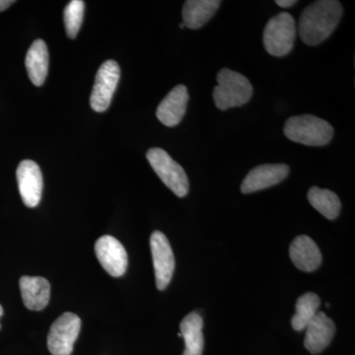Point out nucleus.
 Returning <instances> with one entry per match:
<instances>
[{
    "label": "nucleus",
    "mask_w": 355,
    "mask_h": 355,
    "mask_svg": "<svg viewBox=\"0 0 355 355\" xmlns=\"http://www.w3.org/2000/svg\"><path fill=\"white\" fill-rule=\"evenodd\" d=\"M342 15V4L336 0L313 2L301 14L297 29L299 37L307 46L323 43L335 31Z\"/></svg>",
    "instance_id": "1"
},
{
    "label": "nucleus",
    "mask_w": 355,
    "mask_h": 355,
    "mask_svg": "<svg viewBox=\"0 0 355 355\" xmlns=\"http://www.w3.org/2000/svg\"><path fill=\"white\" fill-rule=\"evenodd\" d=\"M284 132L291 141L307 146H327L334 137L330 123L313 114L291 116L286 121Z\"/></svg>",
    "instance_id": "2"
},
{
    "label": "nucleus",
    "mask_w": 355,
    "mask_h": 355,
    "mask_svg": "<svg viewBox=\"0 0 355 355\" xmlns=\"http://www.w3.org/2000/svg\"><path fill=\"white\" fill-rule=\"evenodd\" d=\"M214 89V104L221 111L247 104L253 95V86L248 78L228 69H221Z\"/></svg>",
    "instance_id": "3"
},
{
    "label": "nucleus",
    "mask_w": 355,
    "mask_h": 355,
    "mask_svg": "<svg viewBox=\"0 0 355 355\" xmlns=\"http://www.w3.org/2000/svg\"><path fill=\"white\" fill-rule=\"evenodd\" d=\"M297 36L295 20L291 14L282 12L268 21L263 30V46L272 57H286L293 49Z\"/></svg>",
    "instance_id": "4"
},
{
    "label": "nucleus",
    "mask_w": 355,
    "mask_h": 355,
    "mask_svg": "<svg viewBox=\"0 0 355 355\" xmlns=\"http://www.w3.org/2000/svg\"><path fill=\"white\" fill-rule=\"evenodd\" d=\"M146 158L161 181L177 197L184 198L188 195L190 188L188 176L183 167L173 160L169 154L155 147L147 151Z\"/></svg>",
    "instance_id": "5"
},
{
    "label": "nucleus",
    "mask_w": 355,
    "mask_h": 355,
    "mask_svg": "<svg viewBox=\"0 0 355 355\" xmlns=\"http://www.w3.org/2000/svg\"><path fill=\"white\" fill-rule=\"evenodd\" d=\"M81 329L80 318L73 313H64L51 324L48 349L53 355H70Z\"/></svg>",
    "instance_id": "6"
},
{
    "label": "nucleus",
    "mask_w": 355,
    "mask_h": 355,
    "mask_svg": "<svg viewBox=\"0 0 355 355\" xmlns=\"http://www.w3.org/2000/svg\"><path fill=\"white\" fill-rule=\"evenodd\" d=\"M120 78V67L114 60H107L100 67L90 97V105L95 112L103 113L108 110Z\"/></svg>",
    "instance_id": "7"
},
{
    "label": "nucleus",
    "mask_w": 355,
    "mask_h": 355,
    "mask_svg": "<svg viewBox=\"0 0 355 355\" xmlns=\"http://www.w3.org/2000/svg\"><path fill=\"white\" fill-rule=\"evenodd\" d=\"M156 286L164 291L171 282L175 270V257L167 237L160 231H154L150 237Z\"/></svg>",
    "instance_id": "8"
},
{
    "label": "nucleus",
    "mask_w": 355,
    "mask_h": 355,
    "mask_svg": "<svg viewBox=\"0 0 355 355\" xmlns=\"http://www.w3.org/2000/svg\"><path fill=\"white\" fill-rule=\"evenodd\" d=\"M95 253L103 268L114 277L125 275L128 268V254L125 247L113 236L105 235L97 240Z\"/></svg>",
    "instance_id": "9"
},
{
    "label": "nucleus",
    "mask_w": 355,
    "mask_h": 355,
    "mask_svg": "<svg viewBox=\"0 0 355 355\" xmlns=\"http://www.w3.org/2000/svg\"><path fill=\"white\" fill-rule=\"evenodd\" d=\"M18 189L26 207H36L41 202L43 193V175L36 162L23 160L16 171Z\"/></svg>",
    "instance_id": "10"
},
{
    "label": "nucleus",
    "mask_w": 355,
    "mask_h": 355,
    "mask_svg": "<svg viewBox=\"0 0 355 355\" xmlns=\"http://www.w3.org/2000/svg\"><path fill=\"white\" fill-rule=\"evenodd\" d=\"M289 174L286 164H263L254 168L245 178L241 184L243 193H251L265 190L279 184Z\"/></svg>",
    "instance_id": "11"
},
{
    "label": "nucleus",
    "mask_w": 355,
    "mask_h": 355,
    "mask_svg": "<svg viewBox=\"0 0 355 355\" xmlns=\"http://www.w3.org/2000/svg\"><path fill=\"white\" fill-rule=\"evenodd\" d=\"M188 101V89L184 85H178L159 104L156 116L166 127H175L183 120Z\"/></svg>",
    "instance_id": "12"
},
{
    "label": "nucleus",
    "mask_w": 355,
    "mask_h": 355,
    "mask_svg": "<svg viewBox=\"0 0 355 355\" xmlns=\"http://www.w3.org/2000/svg\"><path fill=\"white\" fill-rule=\"evenodd\" d=\"M305 330V347L312 354H317L330 345L335 336L336 324L324 312H318Z\"/></svg>",
    "instance_id": "13"
},
{
    "label": "nucleus",
    "mask_w": 355,
    "mask_h": 355,
    "mask_svg": "<svg viewBox=\"0 0 355 355\" xmlns=\"http://www.w3.org/2000/svg\"><path fill=\"white\" fill-rule=\"evenodd\" d=\"M289 254L292 263L303 272H314L322 263V254L309 236L300 235L291 243Z\"/></svg>",
    "instance_id": "14"
},
{
    "label": "nucleus",
    "mask_w": 355,
    "mask_h": 355,
    "mask_svg": "<svg viewBox=\"0 0 355 355\" xmlns=\"http://www.w3.org/2000/svg\"><path fill=\"white\" fill-rule=\"evenodd\" d=\"M23 302L29 310L42 311L50 301V282L42 277H22L19 282Z\"/></svg>",
    "instance_id": "15"
},
{
    "label": "nucleus",
    "mask_w": 355,
    "mask_h": 355,
    "mask_svg": "<svg viewBox=\"0 0 355 355\" xmlns=\"http://www.w3.org/2000/svg\"><path fill=\"white\" fill-rule=\"evenodd\" d=\"M48 48L43 40H36L28 51L25 58L26 69L35 86L43 85L49 72Z\"/></svg>",
    "instance_id": "16"
},
{
    "label": "nucleus",
    "mask_w": 355,
    "mask_h": 355,
    "mask_svg": "<svg viewBox=\"0 0 355 355\" xmlns=\"http://www.w3.org/2000/svg\"><path fill=\"white\" fill-rule=\"evenodd\" d=\"M219 0H188L183 7L184 27L197 30L207 24L220 6Z\"/></svg>",
    "instance_id": "17"
},
{
    "label": "nucleus",
    "mask_w": 355,
    "mask_h": 355,
    "mask_svg": "<svg viewBox=\"0 0 355 355\" xmlns=\"http://www.w3.org/2000/svg\"><path fill=\"white\" fill-rule=\"evenodd\" d=\"M203 321L202 317L196 312H191L188 316L184 318L180 324L181 336L184 340V352L183 355H202L203 340L202 335Z\"/></svg>",
    "instance_id": "18"
},
{
    "label": "nucleus",
    "mask_w": 355,
    "mask_h": 355,
    "mask_svg": "<svg viewBox=\"0 0 355 355\" xmlns=\"http://www.w3.org/2000/svg\"><path fill=\"white\" fill-rule=\"evenodd\" d=\"M308 200L315 209L330 220H335L340 216L342 203L334 191L312 187L308 191Z\"/></svg>",
    "instance_id": "19"
},
{
    "label": "nucleus",
    "mask_w": 355,
    "mask_h": 355,
    "mask_svg": "<svg viewBox=\"0 0 355 355\" xmlns=\"http://www.w3.org/2000/svg\"><path fill=\"white\" fill-rule=\"evenodd\" d=\"M321 305L317 294L308 292L299 297L296 302V313L291 320L292 328L297 331H304L308 324L316 316Z\"/></svg>",
    "instance_id": "20"
},
{
    "label": "nucleus",
    "mask_w": 355,
    "mask_h": 355,
    "mask_svg": "<svg viewBox=\"0 0 355 355\" xmlns=\"http://www.w3.org/2000/svg\"><path fill=\"white\" fill-rule=\"evenodd\" d=\"M85 3L83 0H72L65 7L64 18L65 31L70 39H76L83 22Z\"/></svg>",
    "instance_id": "21"
},
{
    "label": "nucleus",
    "mask_w": 355,
    "mask_h": 355,
    "mask_svg": "<svg viewBox=\"0 0 355 355\" xmlns=\"http://www.w3.org/2000/svg\"><path fill=\"white\" fill-rule=\"evenodd\" d=\"M295 0H277L275 3L277 6L282 7V8H288V7L293 6L296 3Z\"/></svg>",
    "instance_id": "22"
},
{
    "label": "nucleus",
    "mask_w": 355,
    "mask_h": 355,
    "mask_svg": "<svg viewBox=\"0 0 355 355\" xmlns=\"http://www.w3.org/2000/svg\"><path fill=\"white\" fill-rule=\"evenodd\" d=\"M13 3H15L14 0H0V12L6 10V9L9 8Z\"/></svg>",
    "instance_id": "23"
},
{
    "label": "nucleus",
    "mask_w": 355,
    "mask_h": 355,
    "mask_svg": "<svg viewBox=\"0 0 355 355\" xmlns=\"http://www.w3.org/2000/svg\"><path fill=\"white\" fill-rule=\"evenodd\" d=\"M2 315H3V308L0 305V318H1ZM0 328H1V326H0Z\"/></svg>",
    "instance_id": "24"
},
{
    "label": "nucleus",
    "mask_w": 355,
    "mask_h": 355,
    "mask_svg": "<svg viewBox=\"0 0 355 355\" xmlns=\"http://www.w3.org/2000/svg\"><path fill=\"white\" fill-rule=\"evenodd\" d=\"M180 28H181V29H184V23H181V24H180Z\"/></svg>",
    "instance_id": "25"
}]
</instances>
